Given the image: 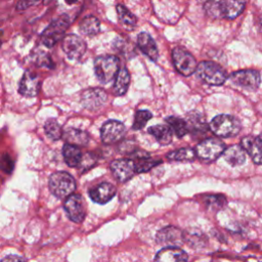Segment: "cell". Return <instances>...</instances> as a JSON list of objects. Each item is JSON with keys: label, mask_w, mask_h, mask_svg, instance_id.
I'll list each match as a JSON object with an SVG mask.
<instances>
[{"label": "cell", "mask_w": 262, "mask_h": 262, "mask_svg": "<svg viewBox=\"0 0 262 262\" xmlns=\"http://www.w3.org/2000/svg\"><path fill=\"white\" fill-rule=\"evenodd\" d=\"M241 145L251 156L254 163L262 164V134L258 136H246L242 139Z\"/></svg>", "instance_id": "cell-15"}, {"label": "cell", "mask_w": 262, "mask_h": 262, "mask_svg": "<svg viewBox=\"0 0 262 262\" xmlns=\"http://www.w3.org/2000/svg\"><path fill=\"white\" fill-rule=\"evenodd\" d=\"M130 84V74L126 68H122L119 70L114 84V93L118 96L124 95L129 87Z\"/></svg>", "instance_id": "cell-26"}, {"label": "cell", "mask_w": 262, "mask_h": 262, "mask_svg": "<svg viewBox=\"0 0 262 262\" xmlns=\"http://www.w3.org/2000/svg\"><path fill=\"white\" fill-rule=\"evenodd\" d=\"M78 0H64V2L67 3V4H69V5H72V4H75L76 2H77Z\"/></svg>", "instance_id": "cell-42"}, {"label": "cell", "mask_w": 262, "mask_h": 262, "mask_svg": "<svg viewBox=\"0 0 262 262\" xmlns=\"http://www.w3.org/2000/svg\"><path fill=\"white\" fill-rule=\"evenodd\" d=\"M44 130L46 135L52 140H58L62 136V129L60 125L54 119H49L44 125Z\"/></svg>", "instance_id": "cell-33"}, {"label": "cell", "mask_w": 262, "mask_h": 262, "mask_svg": "<svg viewBox=\"0 0 262 262\" xmlns=\"http://www.w3.org/2000/svg\"><path fill=\"white\" fill-rule=\"evenodd\" d=\"M14 164L11 157L7 154H4L0 157V169L5 173H10L13 170Z\"/></svg>", "instance_id": "cell-37"}, {"label": "cell", "mask_w": 262, "mask_h": 262, "mask_svg": "<svg viewBox=\"0 0 262 262\" xmlns=\"http://www.w3.org/2000/svg\"><path fill=\"white\" fill-rule=\"evenodd\" d=\"M155 260L160 262H184L188 260V256L177 247H166L157 253Z\"/></svg>", "instance_id": "cell-19"}, {"label": "cell", "mask_w": 262, "mask_h": 262, "mask_svg": "<svg viewBox=\"0 0 262 262\" xmlns=\"http://www.w3.org/2000/svg\"><path fill=\"white\" fill-rule=\"evenodd\" d=\"M116 9H117V13H118V17H119L120 23L126 29L131 30L136 26L137 18L127 7H125L123 4H118Z\"/></svg>", "instance_id": "cell-29"}, {"label": "cell", "mask_w": 262, "mask_h": 262, "mask_svg": "<svg viewBox=\"0 0 262 262\" xmlns=\"http://www.w3.org/2000/svg\"><path fill=\"white\" fill-rule=\"evenodd\" d=\"M172 59L177 72L183 76H190L196 70V60L187 50L175 47L172 51Z\"/></svg>", "instance_id": "cell-7"}, {"label": "cell", "mask_w": 262, "mask_h": 262, "mask_svg": "<svg viewBox=\"0 0 262 262\" xmlns=\"http://www.w3.org/2000/svg\"><path fill=\"white\" fill-rule=\"evenodd\" d=\"M95 163H96V158L94 157V155L88 152V154H86L85 156L82 157L81 162L78 165V167L80 168V170L86 171V170L92 168L95 165Z\"/></svg>", "instance_id": "cell-35"}, {"label": "cell", "mask_w": 262, "mask_h": 262, "mask_svg": "<svg viewBox=\"0 0 262 262\" xmlns=\"http://www.w3.org/2000/svg\"><path fill=\"white\" fill-rule=\"evenodd\" d=\"M40 0H19L16 4V9L17 10H24L29 8L32 5H35L36 3H38Z\"/></svg>", "instance_id": "cell-39"}, {"label": "cell", "mask_w": 262, "mask_h": 262, "mask_svg": "<svg viewBox=\"0 0 262 262\" xmlns=\"http://www.w3.org/2000/svg\"><path fill=\"white\" fill-rule=\"evenodd\" d=\"M62 156L66 164L69 167H78V165L81 162V159L83 157L81 149L79 146L71 144V143H66L62 147Z\"/></svg>", "instance_id": "cell-24"}, {"label": "cell", "mask_w": 262, "mask_h": 262, "mask_svg": "<svg viewBox=\"0 0 262 262\" xmlns=\"http://www.w3.org/2000/svg\"><path fill=\"white\" fill-rule=\"evenodd\" d=\"M147 132L148 134L152 135L157 139V141L162 145H167L172 141L173 132L168 125H164V124L154 125L147 129Z\"/></svg>", "instance_id": "cell-23"}, {"label": "cell", "mask_w": 262, "mask_h": 262, "mask_svg": "<svg viewBox=\"0 0 262 262\" xmlns=\"http://www.w3.org/2000/svg\"><path fill=\"white\" fill-rule=\"evenodd\" d=\"M120 70V60L115 55L98 56L94 60V72L96 78L102 84L112 82Z\"/></svg>", "instance_id": "cell-1"}, {"label": "cell", "mask_w": 262, "mask_h": 262, "mask_svg": "<svg viewBox=\"0 0 262 262\" xmlns=\"http://www.w3.org/2000/svg\"><path fill=\"white\" fill-rule=\"evenodd\" d=\"M48 185L50 191L55 196L67 198L74 192L76 188V181L70 173L58 171L50 175Z\"/></svg>", "instance_id": "cell-4"}, {"label": "cell", "mask_w": 262, "mask_h": 262, "mask_svg": "<svg viewBox=\"0 0 262 262\" xmlns=\"http://www.w3.org/2000/svg\"><path fill=\"white\" fill-rule=\"evenodd\" d=\"M37 63L40 64L41 67H51V60H50V56H48L47 54H45L44 52H41L38 56H37Z\"/></svg>", "instance_id": "cell-38"}, {"label": "cell", "mask_w": 262, "mask_h": 262, "mask_svg": "<svg viewBox=\"0 0 262 262\" xmlns=\"http://www.w3.org/2000/svg\"><path fill=\"white\" fill-rule=\"evenodd\" d=\"M166 122H167V125L171 128L172 132L178 138H181L185 134L188 133L187 124H186V121L184 119H181V118L175 117V116H170L166 119Z\"/></svg>", "instance_id": "cell-30"}, {"label": "cell", "mask_w": 262, "mask_h": 262, "mask_svg": "<svg viewBox=\"0 0 262 262\" xmlns=\"http://www.w3.org/2000/svg\"><path fill=\"white\" fill-rule=\"evenodd\" d=\"M70 24L71 19L68 14H61L52 20L41 35L42 44L49 48L53 47L63 37Z\"/></svg>", "instance_id": "cell-3"}, {"label": "cell", "mask_w": 262, "mask_h": 262, "mask_svg": "<svg viewBox=\"0 0 262 262\" xmlns=\"http://www.w3.org/2000/svg\"><path fill=\"white\" fill-rule=\"evenodd\" d=\"M3 261H5V260H25V258L24 257H17V256H7V257H5V258H3L2 259Z\"/></svg>", "instance_id": "cell-40"}, {"label": "cell", "mask_w": 262, "mask_h": 262, "mask_svg": "<svg viewBox=\"0 0 262 262\" xmlns=\"http://www.w3.org/2000/svg\"><path fill=\"white\" fill-rule=\"evenodd\" d=\"M225 144L216 138H209L201 141L195 147V155L204 162H213L224 151Z\"/></svg>", "instance_id": "cell-6"}, {"label": "cell", "mask_w": 262, "mask_h": 262, "mask_svg": "<svg viewBox=\"0 0 262 262\" xmlns=\"http://www.w3.org/2000/svg\"><path fill=\"white\" fill-rule=\"evenodd\" d=\"M224 160L230 165V166H239L244 164L246 161V150L243 148L242 145L234 144L224 149L223 151Z\"/></svg>", "instance_id": "cell-21"}, {"label": "cell", "mask_w": 262, "mask_h": 262, "mask_svg": "<svg viewBox=\"0 0 262 262\" xmlns=\"http://www.w3.org/2000/svg\"><path fill=\"white\" fill-rule=\"evenodd\" d=\"M107 100V94L100 88H89L82 93L81 102L89 111H96L104 105Z\"/></svg>", "instance_id": "cell-12"}, {"label": "cell", "mask_w": 262, "mask_h": 262, "mask_svg": "<svg viewBox=\"0 0 262 262\" xmlns=\"http://www.w3.org/2000/svg\"><path fill=\"white\" fill-rule=\"evenodd\" d=\"M230 82L245 90H256L260 84V74L255 70H241L229 77Z\"/></svg>", "instance_id": "cell-8"}, {"label": "cell", "mask_w": 262, "mask_h": 262, "mask_svg": "<svg viewBox=\"0 0 262 262\" xmlns=\"http://www.w3.org/2000/svg\"><path fill=\"white\" fill-rule=\"evenodd\" d=\"M196 73L199 78L213 86L222 85L226 80V73L223 68L213 61H202L196 66Z\"/></svg>", "instance_id": "cell-5"}, {"label": "cell", "mask_w": 262, "mask_h": 262, "mask_svg": "<svg viewBox=\"0 0 262 262\" xmlns=\"http://www.w3.org/2000/svg\"><path fill=\"white\" fill-rule=\"evenodd\" d=\"M183 241L184 233L174 226H167L157 233V243L166 247H177Z\"/></svg>", "instance_id": "cell-14"}, {"label": "cell", "mask_w": 262, "mask_h": 262, "mask_svg": "<svg viewBox=\"0 0 262 262\" xmlns=\"http://www.w3.org/2000/svg\"><path fill=\"white\" fill-rule=\"evenodd\" d=\"M152 118V114L147 111V110H139L135 113L134 116V121H133V125H132V129L133 130H141L145 124Z\"/></svg>", "instance_id": "cell-34"}, {"label": "cell", "mask_w": 262, "mask_h": 262, "mask_svg": "<svg viewBox=\"0 0 262 262\" xmlns=\"http://www.w3.org/2000/svg\"><path fill=\"white\" fill-rule=\"evenodd\" d=\"M125 132V126L123 123L116 120L107 121L100 129L101 140L105 144L116 143L124 137Z\"/></svg>", "instance_id": "cell-11"}, {"label": "cell", "mask_w": 262, "mask_h": 262, "mask_svg": "<svg viewBox=\"0 0 262 262\" xmlns=\"http://www.w3.org/2000/svg\"><path fill=\"white\" fill-rule=\"evenodd\" d=\"M206 14L211 18H222L223 15V4L222 0H207L204 4Z\"/></svg>", "instance_id": "cell-32"}, {"label": "cell", "mask_w": 262, "mask_h": 262, "mask_svg": "<svg viewBox=\"0 0 262 262\" xmlns=\"http://www.w3.org/2000/svg\"><path fill=\"white\" fill-rule=\"evenodd\" d=\"M79 29L80 32L86 36H94L100 31V23L97 17L89 15L81 20Z\"/></svg>", "instance_id": "cell-27"}, {"label": "cell", "mask_w": 262, "mask_h": 262, "mask_svg": "<svg viewBox=\"0 0 262 262\" xmlns=\"http://www.w3.org/2000/svg\"><path fill=\"white\" fill-rule=\"evenodd\" d=\"M61 47L68 58L71 60L80 59L87 49L85 41L74 34H69L63 37Z\"/></svg>", "instance_id": "cell-9"}, {"label": "cell", "mask_w": 262, "mask_h": 262, "mask_svg": "<svg viewBox=\"0 0 262 262\" xmlns=\"http://www.w3.org/2000/svg\"><path fill=\"white\" fill-rule=\"evenodd\" d=\"M209 128L218 137L228 138L238 134L241 130L239 121L231 115H218L212 119Z\"/></svg>", "instance_id": "cell-2"}, {"label": "cell", "mask_w": 262, "mask_h": 262, "mask_svg": "<svg viewBox=\"0 0 262 262\" xmlns=\"http://www.w3.org/2000/svg\"><path fill=\"white\" fill-rule=\"evenodd\" d=\"M61 137L67 143H71L77 146H85L89 142V134L86 131L72 127L66 129L62 132Z\"/></svg>", "instance_id": "cell-20"}, {"label": "cell", "mask_w": 262, "mask_h": 262, "mask_svg": "<svg viewBox=\"0 0 262 262\" xmlns=\"http://www.w3.org/2000/svg\"><path fill=\"white\" fill-rule=\"evenodd\" d=\"M111 170L120 182H126L133 177L135 171V164L132 159H118L111 163Z\"/></svg>", "instance_id": "cell-13"}, {"label": "cell", "mask_w": 262, "mask_h": 262, "mask_svg": "<svg viewBox=\"0 0 262 262\" xmlns=\"http://www.w3.org/2000/svg\"><path fill=\"white\" fill-rule=\"evenodd\" d=\"M51 1H52V0H43V3H44V4H48V3L51 2Z\"/></svg>", "instance_id": "cell-43"}, {"label": "cell", "mask_w": 262, "mask_h": 262, "mask_svg": "<svg viewBox=\"0 0 262 262\" xmlns=\"http://www.w3.org/2000/svg\"><path fill=\"white\" fill-rule=\"evenodd\" d=\"M186 124L188 128V132H206L207 124L204 117L195 112L189 113L186 117Z\"/></svg>", "instance_id": "cell-28"}, {"label": "cell", "mask_w": 262, "mask_h": 262, "mask_svg": "<svg viewBox=\"0 0 262 262\" xmlns=\"http://www.w3.org/2000/svg\"><path fill=\"white\" fill-rule=\"evenodd\" d=\"M196 157L195 150L190 147H182L173 151H170L167 154V159L170 161H178V162H184V161H192Z\"/></svg>", "instance_id": "cell-31"}, {"label": "cell", "mask_w": 262, "mask_h": 262, "mask_svg": "<svg viewBox=\"0 0 262 262\" xmlns=\"http://www.w3.org/2000/svg\"><path fill=\"white\" fill-rule=\"evenodd\" d=\"M258 26H259V30L262 33V14L259 16V20H258Z\"/></svg>", "instance_id": "cell-41"}, {"label": "cell", "mask_w": 262, "mask_h": 262, "mask_svg": "<svg viewBox=\"0 0 262 262\" xmlns=\"http://www.w3.org/2000/svg\"><path fill=\"white\" fill-rule=\"evenodd\" d=\"M134 164H135V171L137 173L147 172L155 166L159 165L161 163V160H154L150 158V156L145 151H140L139 154L136 152L135 156H133Z\"/></svg>", "instance_id": "cell-22"}, {"label": "cell", "mask_w": 262, "mask_h": 262, "mask_svg": "<svg viewBox=\"0 0 262 262\" xmlns=\"http://www.w3.org/2000/svg\"><path fill=\"white\" fill-rule=\"evenodd\" d=\"M40 88V80L37 75L27 71L25 72L18 86V92L26 97H34Z\"/></svg>", "instance_id": "cell-16"}, {"label": "cell", "mask_w": 262, "mask_h": 262, "mask_svg": "<svg viewBox=\"0 0 262 262\" xmlns=\"http://www.w3.org/2000/svg\"><path fill=\"white\" fill-rule=\"evenodd\" d=\"M116 187L108 182H102L89 190V196L97 204H105L110 202L116 194Z\"/></svg>", "instance_id": "cell-17"}, {"label": "cell", "mask_w": 262, "mask_h": 262, "mask_svg": "<svg viewBox=\"0 0 262 262\" xmlns=\"http://www.w3.org/2000/svg\"><path fill=\"white\" fill-rule=\"evenodd\" d=\"M64 210L68 214V217L77 223H80L85 218V205L82 196L78 193H71L67 196L64 202Z\"/></svg>", "instance_id": "cell-10"}, {"label": "cell", "mask_w": 262, "mask_h": 262, "mask_svg": "<svg viewBox=\"0 0 262 262\" xmlns=\"http://www.w3.org/2000/svg\"><path fill=\"white\" fill-rule=\"evenodd\" d=\"M223 15L226 18L233 19L237 17L245 9V0H222Z\"/></svg>", "instance_id": "cell-25"}, {"label": "cell", "mask_w": 262, "mask_h": 262, "mask_svg": "<svg viewBox=\"0 0 262 262\" xmlns=\"http://www.w3.org/2000/svg\"><path fill=\"white\" fill-rule=\"evenodd\" d=\"M226 203V200L223 195H208L206 198V204L215 209L221 208Z\"/></svg>", "instance_id": "cell-36"}, {"label": "cell", "mask_w": 262, "mask_h": 262, "mask_svg": "<svg viewBox=\"0 0 262 262\" xmlns=\"http://www.w3.org/2000/svg\"><path fill=\"white\" fill-rule=\"evenodd\" d=\"M137 46L139 49L151 60L156 61L159 57V51L157 44L152 37L146 33V32H141L137 36Z\"/></svg>", "instance_id": "cell-18"}]
</instances>
